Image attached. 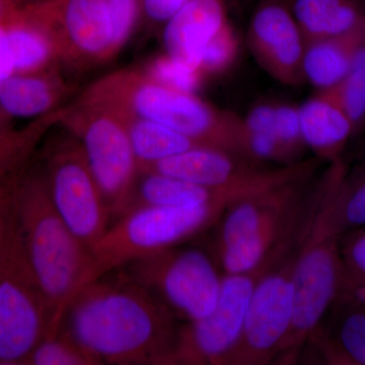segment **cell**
<instances>
[{
  "instance_id": "obj_1",
  "label": "cell",
  "mask_w": 365,
  "mask_h": 365,
  "mask_svg": "<svg viewBox=\"0 0 365 365\" xmlns=\"http://www.w3.org/2000/svg\"><path fill=\"white\" fill-rule=\"evenodd\" d=\"M115 272L72 299L60 328L101 364L174 365L177 317L148 289Z\"/></svg>"
},
{
  "instance_id": "obj_2",
  "label": "cell",
  "mask_w": 365,
  "mask_h": 365,
  "mask_svg": "<svg viewBox=\"0 0 365 365\" xmlns=\"http://www.w3.org/2000/svg\"><path fill=\"white\" fill-rule=\"evenodd\" d=\"M344 174L339 163L322 173L242 197L217 223L223 274L268 272L304 244L314 220Z\"/></svg>"
},
{
  "instance_id": "obj_3",
  "label": "cell",
  "mask_w": 365,
  "mask_h": 365,
  "mask_svg": "<svg viewBox=\"0 0 365 365\" xmlns=\"http://www.w3.org/2000/svg\"><path fill=\"white\" fill-rule=\"evenodd\" d=\"M31 165L19 181L13 210L29 264L49 307L51 327L47 337H51L60 330L76 294L90 250L53 205L41 165L32 169Z\"/></svg>"
},
{
  "instance_id": "obj_4",
  "label": "cell",
  "mask_w": 365,
  "mask_h": 365,
  "mask_svg": "<svg viewBox=\"0 0 365 365\" xmlns=\"http://www.w3.org/2000/svg\"><path fill=\"white\" fill-rule=\"evenodd\" d=\"M81 97L97 101L121 116L151 120L196 143L250 158L244 119L197 97L158 85L141 69L112 72L88 86Z\"/></svg>"
},
{
  "instance_id": "obj_5",
  "label": "cell",
  "mask_w": 365,
  "mask_h": 365,
  "mask_svg": "<svg viewBox=\"0 0 365 365\" xmlns=\"http://www.w3.org/2000/svg\"><path fill=\"white\" fill-rule=\"evenodd\" d=\"M228 205L215 202L186 208L143 207L121 216L91 247L76 295L107 274L195 237L217 223Z\"/></svg>"
},
{
  "instance_id": "obj_6",
  "label": "cell",
  "mask_w": 365,
  "mask_h": 365,
  "mask_svg": "<svg viewBox=\"0 0 365 365\" xmlns=\"http://www.w3.org/2000/svg\"><path fill=\"white\" fill-rule=\"evenodd\" d=\"M59 125L81 143L112 220H117L138 175L123 119L102 103L79 96L64 107Z\"/></svg>"
},
{
  "instance_id": "obj_7",
  "label": "cell",
  "mask_w": 365,
  "mask_h": 365,
  "mask_svg": "<svg viewBox=\"0 0 365 365\" xmlns=\"http://www.w3.org/2000/svg\"><path fill=\"white\" fill-rule=\"evenodd\" d=\"M51 314L26 258L20 230L11 210L0 257V364H25L47 337Z\"/></svg>"
},
{
  "instance_id": "obj_8",
  "label": "cell",
  "mask_w": 365,
  "mask_h": 365,
  "mask_svg": "<svg viewBox=\"0 0 365 365\" xmlns=\"http://www.w3.org/2000/svg\"><path fill=\"white\" fill-rule=\"evenodd\" d=\"M58 128L45 144L41 168L57 212L91 250L111 225V215L81 143L59 124Z\"/></svg>"
},
{
  "instance_id": "obj_9",
  "label": "cell",
  "mask_w": 365,
  "mask_h": 365,
  "mask_svg": "<svg viewBox=\"0 0 365 365\" xmlns=\"http://www.w3.org/2000/svg\"><path fill=\"white\" fill-rule=\"evenodd\" d=\"M120 272L148 289L178 319L194 322L208 316L220 297L222 275L202 250H163L129 263Z\"/></svg>"
},
{
  "instance_id": "obj_10",
  "label": "cell",
  "mask_w": 365,
  "mask_h": 365,
  "mask_svg": "<svg viewBox=\"0 0 365 365\" xmlns=\"http://www.w3.org/2000/svg\"><path fill=\"white\" fill-rule=\"evenodd\" d=\"M342 277L339 237L307 240L300 249L292 278V324L274 364L299 361L302 350L339 297Z\"/></svg>"
},
{
  "instance_id": "obj_11",
  "label": "cell",
  "mask_w": 365,
  "mask_h": 365,
  "mask_svg": "<svg viewBox=\"0 0 365 365\" xmlns=\"http://www.w3.org/2000/svg\"><path fill=\"white\" fill-rule=\"evenodd\" d=\"M18 14L47 34L60 66L83 71L113 60L105 0H37L19 7Z\"/></svg>"
},
{
  "instance_id": "obj_12",
  "label": "cell",
  "mask_w": 365,
  "mask_h": 365,
  "mask_svg": "<svg viewBox=\"0 0 365 365\" xmlns=\"http://www.w3.org/2000/svg\"><path fill=\"white\" fill-rule=\"evenodd\" d=\"M302 247L261 276L250 299L239 341L220 365H263L275 361L292 324V278Z\"/></svg>"
},
{
  "instance_id": "obj_13",
  "label": "cell",
  "mask_w": 365,
  "mask_h": 365,
  "mask_svg": "<svg viewBox=\"0 0 365 365\" xmlns=\"http://www.w3.org/2000/svg\"><path fill=\"white\" fill-rule=\"evenodd\" d=\"M264 274H223L213 311L180 326L174 365L220 364L239 341L250 299Z\"/></svg>"
},
{
  "instance_id": "obj_14",
  "label": "cell",
  "mask_w": 365,
  "mask_h": 365,
  "mask_svg": "<svg viewBox=\"0 0 365 365\" xmlns=\"http://www.w3.org/2000/svg\"><path fill=\"white\" fill-rule=\"evenodd\" d=\"M248 44L259 66L274 79L289 86L306 83L302 71L306 41L287 2H261L250 21Z\"/></svg>"
},
{
  "instance_id": "obj_15",
  "label": "cell",
  "mask_w": 365,
  "mask_h": 365,
  "mask_svg": "<svg viewBox=\"0 0 365 365\" xmlns=\"http://www.w3.org/2000/svg\"><path fill=\"white\" fill-rule=\"evenodd\" d=\"M227 24L225 0H188L163 25L165 53L199 71L204 48Z\"/></svg>"
},
{
  "instance_id": "obj_16",
  "label": "cell",
  "mask_w": 365,
  "mask_h": 365,
  "mask_svg": "<svg viewBox=\"0 0 365 365\" xmlns=\"http://www.w3.org/2000/svg\"><path fill=\"white\" fill-rule=\"evenodd\" d=\"M255 193L258 192L209 188L179 178L145 170L138 172L121 216L143 207L186 208L215 202L232 203Z\"/></svg>"
},
{
  "instance_id": "obj_17",
  "label": "cell",
  "mask_w": 365,
  "mask_h": 365,
  "mask_svg": "<svg viewBox=\"0 0 365 365\" xmlns=\"http://www.w3.org/2000/svg\"><path fill=\"white\" fill-rule=\"evenodd\" d=\"M61 66L35 73L14 74L0 83V110L11 119H36L64 107L76 88Z\"/></svg>"
},
{
  "instance_id": "obj_18",
  "label": "cell",
  "mask_w": 365,
  "mask_h": 365,
  "mask_svg": "<svg viewBox=\"0 0 365 365\" xmlns=\"http://www.w3.org/2000/svg\"><path fill=\"white\" fill-rule=\"evenodd\" d=\"M299 113L302 138L314 157L326 163L342 158L354 130L334 91H318L300 106Z\"/></svg>"
},
{
  "instance_id": "obj_19",
  "label": "cell",
  "mask_w": 365,
  "mask_h": 365,
  "mask_svg": "<svg viewBox=\"0 0 365 365\" xmlns=\"http://www.w3.org/2000/svg\"><path fill=\"white\" fill-rule=\"evenodd\" d=\"M328 314L307 346L325 364L365 365V307L338 302Z\"/></svg>"
},
{
  "instance_id": "obj_20",
  "label": "cell",
  "mask_w": 365,
  "mask_h": 365,
  "mask_svg": "<svg viewBox=\"0 0 365 365\" xmlns=\"http://www.w3.org/2000/svg\"><path fill=\"white\" fill-rule=\"evenodd\" d=\"M365 225V158L347 170L314 220L309 241L340 237Z\"/></svg>"
},
{
  "instance_id": "obj_21",
  "label": "cell",
  "mask_w": 365,
  "mask_h": 365,
  "mask_svg": "<svg viewBox=\"0 0 365 365\" xmlns=\"http://www.w3.org/2000/svg\"><path fill=\"white\" fill-rule=\"evenodd\" d=\"M289 6L306 43L345 35L365 23L359 0H292Z\"/></svg>"
},
{
  "instance_id": "obj_22",
  "label": "cell",
  "mask_w": 365,
  "mask_h": 365,
  "mask_svg": "<svg viewBox=\"0 0 365 365\" xmlns=\"http://www.w3.org/2000/svg\"><path fill=\"white\" fill-rule=\"evenodd\" d=\"M364 28L365 23L345 35L306 43L302 60L304 81L319 91L339 85L349 71Z\"/></svg>"
},
{
  "instance_id": "obj_23",
  "label": "cell",
  "mask_w": 365,
  "mask_h": 365,
  "mask_svg": "<svg viewBox=\"0 0 365 365\" xmlns=\"http://www.w3.org/2000/svg\"><path fill=\"white\" fill-rule=\"evenodd\" d=\"M119 116L126 125L138 170L191 148L205 146L158 122L135 116Z\"/></svg>"
},
{
  "instance_id": "obj_24",
  "label": "cell",
  "mask_w": 365,
  "mask_h": 365,
  "mask_svg": "<svg viewBox=\"0 0 365 365\" xmlns=\"http://www.w3.org/2000/svg\"><path fill=\"white\" fill-rule=\"evenodd\" d=\"M6 25L16 74L35 73L60 66L54 46L42 29L21 18L18 11Z\"/></svg>"
},
{
  "instance_id": "obj_25",
  "label": "cell",
  "mask_w": 365,
  "mask_h": 365,
  "mask_svg": "<svg viewBox=\"0 0 365 365\" xmlns=\"http://www.w3.org/2000/svg\"><path fill=\"white\" fill-rule=\"evenodd\" d=\"M64 107L0 134V179L19 174L32 163L41 143L59 124Z\"/></svg>"
},
{
  "instance_id": "obj_26",
  "label": "cell",
  "mask_w": 365,
  "mask_h": 365,
  "mask_svg": "<svg viewBox=\"0 0 365 365\" xmlns=\"http://www.w3.org/2000/svg\"><path fill=\"white\" fill-rule=\"evenodd\" d=\"M343 277L336 302L365 307V225L339 237Z\"/></svg>"
},
{
  "instance_id": "obj_27",
  "label": "cell",
  "mask_w": 365,
  "mask_h": 365,
  "mask_svg": "<svg viewBox=\"0 0 365 365\" xmlns=\"http://www.w3.org/2000/svg\"><path fill=\"white\" fill-rule=\"evenodd\" d=\"M331 90L351 120L354 137L365 133V28L349 71L339 85Z\"/></svg>"
},
{
  "instance_id": "obj_28",
  "label": "cell",
  "mask_w": 365,
  "mask_h": 365,
  "mask_svg": "<svg viewBox=\"0 0 365 365\" xmlns=\"http://www.w3.org/2000/svg\"><path fill=\"white\" fill-rule=\"evenodd\" d=\"M25 364L100 365L101 362L60 328L55 335L44 338L34 348Z\"/></svg>"
},
{
  "instance_id": "obj_29",
  "label": "cell",
  "mask_w": 365,
  "mask_h": 365,
  "mask_svg": "<svg viewBox=\"0 0 365 365\" xmlns=\"http://www.w3.org/2000/svg\"><path fill=\"white\" fill-rule=\"evenodd\" d=\"M141 71L146 78L158 85L182 93H196L204 78L202 72L167 53L151 59Z\"/></svg>"
},
{
  "instance_id": "obj_30",
  "label": "cell",
  "mask_w": 365,
  "mask_h": 365,
  "mask_svg": "<svg viewBox=\"0 0 365 365\" xmlns=\"http://www.w3.org/2000/svg\"><path fill=\"white\" fill-rule=\"evenodd\" d=\"M112 26V57L115 58L133 35L143 14L141 0H105Z\"/></svg>"
},
{
  "instance_id": "obj_31",
  "label": "cell",
  "mask_w": 365,
  "mask_h": 365,
  "mask_svg": "<svg viewBox=\"0 0 365 365\" xmlns=\"http://www.w3.org/2000/svg\"><path fill=\"white\" fill-rule=\"evenodd\" d=\"M237 46L234 30L228 23L204 48L199 60V71L204 76L225 71L235 61Z\"/></svg>"
},
{
  "instance_id": "obj_32",
  "label": "cell",
  "mask_w": 365,
  "mask_h": 365,
  "mask_svg": "<svg viewBox=\"0 0 365 365\" xmlns=\"http://www.w3.org/2000/svg\"><path fill=\"white\" fill-rule=\"evenodd\" d=\"M275 134L290 160L294 163L300 162V153L307 146L300 128L299 108L275 104Z\"/></svg>"
},
{
  "instance_id": "obj_33",
  "label": "cell",
  "mask_w": 365,
  "mask_h": 365,
  "mask_svg": "<svg viewBox=\"0 0 365 365\" xmlns=\"http://www.w3.org/2000/svg\"><path fill=\"white\" fill-rule=\"evenodd\" d=\"M188 0H141L143 18L155 25H165Z\"/></svg>"
},
{
  "instance_id": "obj_34",
  "label": "cell",
  "mask_w": 365,
  "mask_h": 365,
  "mask_svg": "<svg viewBox=\"0 0 365 365\" xmlns=\"http://www.w3.org/2000/svg\"><path fill=\"white\" fill-rule=\"evenodd\" d=\"M6 21H0V81L16 74L14 60L7 41Z\"/></svg>"
},
{
  "instance_id": "obj_35",
  "label": "cell",
  "mask_w": 365,
  "mask_h": 365,
  "mask_svg": "<svg viewBox=\"0 0 365 365\" xmlns=\"http://www.w3.org/2000/svg\"><path fill=\"white\" fill-rule=\"evenodd\" d=\"M23 172L0 179V215H4L13 205L14 196Z\"/></svg>"
},
{
  "instance_id": "obj_36",
  "label": "cell",
  "mask_w": 365,
  "mask_h": 365,
  "mask_svg": "<svg viewBox=\"0 0 365 365\" xmlns=\"http://www.w3.org/2000/svg\"><path fill=\"white\" fill-rule=\"evenodd\" d=\"M11 210L13 205L7 210L4 215H0V257H1L2 251H4V244L9 232V223H11Z\"/></svg>"
},
{
  "instance_id": "obj_37",
  "label": "cell",
  "mask_w": 365,
  "mask_h": 365,
  "mask_svg": "<svg viewBox=\"0 0 365 365\" xmlns=\"http://www.w3.org/2000/svg\"><path fill=\"white\" fill-rule=\"evenodd\" d=\"M19 7L20 6L14 0H0V21L11 20L18 11Z\"/></svg>"
},
{
  "instance_id": "obj_38",
  "label": "cell",
  "mask_w": 365,
  "mask_h": 365,
  "mask_svg": "<svg viewBox=\"0 0 365 365\" xmlns=\"http://www.w3.org/2000/svg\"><path fill=\"white\" fill-rule=\"evenodd\" d=\"M14 127L13 119L0 110V134Z\"/></svg>"
},
{
  "instance_id": "obj_39",
  "label": "cell",
  "mask_w": 365,
  "mask_h": 365,
  "mask_svg": "<svg viewBox=\"0 0 365 365\" xmlns=\"http://www.w3.org/2000/svg\"><path fill=\"white\" fill-rule=\"evenodd\" d=\"M14 1L18 4L19 6H25L26 4H30V2L37 1V0H14Z\"/></svg>"
},
{
  "instance_id": "obj_40",
  "label": "cell",
  "mask_w": 365,
  "mask_h": 365,
  "mask_svg": "<svg viewBox=\"0 0 365 365\" xmlns=\"http://www.w3.org/2000/svg\"><path fill=\"white\" fill-rule=\"evenodd\" d=\"M360 153H361L362 158H365V136L364 141H362L361 150H360Z\"/></svg>"
}]
</instances>
